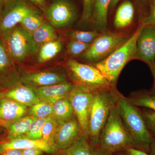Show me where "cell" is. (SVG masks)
Returning a JSON list of instances; mask_svg holds the SVG:
<instances>
[{
  "instance_id": "cell-1",
  "label": "cell",
  "mask_w": 155,
  "mask_h": 155,
  "mask_svg": "<svg viewBox=\"0 0 155 155\" xmlns=\"http://www.w3.org/2000/svg\"><path fill=\"white\" fill-rule=\"evenodd\" d=\"M98 146V150L107 155L135 147L133 139L122 122L116 105L111 109L100 134Z\"/></svg>"
},
{
  "instance_id": "cell-2",
  "label": "cell",
  "mask_w": 155,
  "mask_h": 155,
  "mask_svg": "<svg viewBox=\"0 0 155 155\" xmlns=\"http://www.w3.org/2000/svg\"><path fill=\"white\" fill-rule=\"evenodd\" d=\"M116 107L135 147L149 152L153 139L141 113L129 100L117 96Z\"/></svg>"
},
{
  "instance_id": "cell-3",
  "label": "cell",
  "mask_w": 155,
  "mask_h": 155,
  "mask_svg": "<svg viewBox=\"0 0 155 155\" xmlns=\"http://www.w3.org/2000/svg\"><path fill=\"white\" fill-rule=\"evenodd\" d=\"M144 25H139L130 38L104 60L95 64V67L107 81L111 86L116 83L123 67L132 58H135L137 42Z\"/></svg>"
},
{
  "instance_id": "cell-4",
  "label": "cell",
  "mask_w": 155,
  "mask_h": 155,
  "mask_svg": "<svg viewBox=\"0 0 155 155\" xmlns=\"http://www.w3.org/2000/svg\"><path fill=\"white\" fill-rule=\"evenodd\" d=\"M110 88L94 91L90 113L88 137L92 145L97 147L100 134L105 125L111 109L116 105L117 95Z\"/></svg>"
},
{
  "instance_id": "cell-5",
  "label": "cell",
  "mask_w": 155,
  "mask_h": 155,
  "mask_svg": "<svg viewBox=\"0 0 155 155\" xmlns=\"http://www.w3.org/2000/svg\"><path fill=\"white\" fill-rule=\"evenodd\" d=\"M0 34L6 49L14 61L21 63L39 51L32 35L20 24Z\"/></svg>"
},
{
  "instance_id": "cell-6",
  "label": "cell",
  "mask_w": 155,
  "mask_h": 155,
  "mask_svg": "<svg viewBox=\"0 0 155 155\" xmlns=\"http://www.w3.org/2000/svg\"><path fill=\"white\" fill-rule=\"evenodd\" d=\"M67 67L74 79L78 82V85L92 91L110 88V84L95 67L82 64L72 59L67 61Z\"/></svg>"
},
{
  "instance_id": "cell-7",
  "label": "cell",
  "mask_w": 155,
  "mask_h": 155,
  "mask_svg": "<svg viewBox=\"0 0 155 155\" xmlns=\"http://www.w3.org/2000/svg\"><path fill=\"white\" fill-rule=\"evenodd\" d=\"M122 33L107 32L100 35L83 53L82 57L86 61L97 63L108 56L127 40Z\"/></svg>"
},
{
  "instance_id": "cell-8",
  "label": "cell",
  "mask_w": 155,
  "mask_h": 155,
  "mask_svg": "<svg viewBox=\"0 0 155 155\" xmlns=\"http://www.w3.org/2000/svg\"><path fill=\"white\" fill-rule=\"evenodd\" d=\"M94 92L77 85L73 86L68 96L81 132L84 136L87 137L89 119Z\"/></svg>"
},
{
  "instance_id": "cell-9",
  "label": "cell",
  "mask_w": 155,
  "mask_h": 155,
  "mask_svg": "<svg viewBox=\"0 0 155 155\" xmlns=\"http://www.w3.org/2000/svg\"><path fill=\"white\" fill-rule=\"evenodd\" d=\"M36 11L25 0H7L0 15V33L20 24L27 15Z\"/></svg>"
},
{
  "instance_id": "cell-10",
  "label": "cell",
  "mask_w": 155,
  "mask_h": 155,
  "mask_svg": "<svg viewBox=\"0 0 155 155\" xmlns=\"http://www.w3.org/2000/svg\"><path fill=\"white\" fill-rule=\"evenodd\" d=\"M45 13L51 25L59 28L72 24L76 15L72 4L66 0L55 1L46 9Z\"/></svg>"
},
{
  "instance_id": "cell-11",
  "label": "cell",
  "mask_w": 155,
  "mask_h": 155,
  "mask_svg": "<svg viewBox=\"0 0 155 155\" xmlns=\"http://www.w3.org/2000/svg\"><path fill=\"white\" fill-rule=\"evenodd\" d=\"M83 135L75 118L59 123L53 137L54 149L55 151L64 149Z\"/></svg>"
},
{
  "instance_id": "cell-12",
  "label": "cell",
  "mask_w": 155,
  "mask_h": 155,
  "mask_svg": "<svg viewBox=\"0 0 155 155\" xmlns=\"http://www.w3.org/2000/svg\"><path fill=\"white\" fill-rule=\"evenodd\" d=\"M135 58L153 67L155 60V27L146 25L140 31L137 42Z\"/></svg>"
},
{
  "instance_id": "cell-13",
  "label": "cell",
  "mask_w": 155,
  "mask_h": 155,
  "mask_svg": "<svg viewBox=\"0 0 155 155\" xmlns=\"http://www.w3.org/2000/svg\"><path fill=\"white\" fill-rule=\"evenodd\" d=\"M20 79L25 85L31 87H38L65 82L66 77L56 72L38 71L22 73Z\"/></svg>"
},
{
  "instance_id": "cell-14",
  "label": "cell",
  "mask_w": 155,
  "mask_h": 155,
  "mask_svg": "<svg viewBox=\"0 0 155 155\" xmlns=\"http://www.w3.org/2000/svg\"><path fill=\"white\" fill-rule=\"evenodd\" d=\"M27 106L14 100L2 97L0 99V125L8 127L9 124L25 116Z\"/></svg>"
},
{
  "instance_id": "cell-15",
  "label": "cell",
  "mask_w": 155,
  "mask_h": 155,
  "mask_svg": "<svg viewBox=\"0 0 155 155\" xmlns=\"http://www.w3.org/2000/svg\"><path fill=\"white\" fill-rule=\"evenodd\" d=\"M73 87L72 83L65 81L52 85L32 88L41 101L54 104L58 100L68 97Z\"/></svg>"
},
{
  "instance_id": "cell-16",
  "label": "cell",
  "mask_w": 155,
  "mask_h": 155,
  "mask_svg": "<svg viewBox=\"0 0 155 155\" xmlns=\"http://www.w3.org/2000/svg\"><path fill=\"white\" fill-rule=\"evenodd\" d=\"M1 98L14 100L27 107H31L41 101L32 87L18 84L4 92H0Z\"/></svg>"
},
{
  "instance_id": "cell-17",
  "label": "cell",
  "mask_w": 155,
  "mask_h": 155,
  "mask_svg": "<svg viewBox=\"0 0 155 155\" xmlns=\"http://www.w3.org/2000/svg\"><path fill=\"white\" fill-rule=\"evenodd\" d=\"M29 148H36L45 152H54L52 149L42 139L33 140L22 137L6 140L0 142V153L8 150H23Z\"/></svg>"
},
{
  "instance_id": "cell-18",
  "label": "cell",
  "mask_w": 155,
  "mask_h": 155,
  "mask_svg": "<svg viewBox=\"0 0 155 155\" xmlns=\"http://www.w3.org/2000/svg\"><path fill=\"white\" fill-rule=\"evenodd\" d=\"M134 15L133 4L130 1H125L116 11L114 22V27L120 29L129 26L133 22Z\"/></svg>"
},
{
  "instance_id": "cell-19",
  "label": "cell",
  "mask_w": 155,
  "mask_h": 155,
  "mask_svg": "<svg viewBox=\"0 0 155 155\" xmlns=\"http://www.w3.org/2000/svg\"><path fill=\"white\" fill-rule=\"evenodd\" d=\"M36 119L29 115L10 123L7 127L8 136L6 140L23 137L28 131L31 123Z\"/></svg>"
},
{
  "instance_id": "cell-20",
  "label": "cell",
  "mask_w": 155,
  "mask_h": 155,
  "mask_svg": "<svg viewBox=\"0 0 155 155\" xmlns=\"http://www.w3.org/2000/svg\"><path fill=\"white\" fill-rule=\"evenodd\" d=\"M59 155H93V150L87 137L82 136L72 144L60 150Z\"/></svg>"
},
{
  "instance_id": "cell-21",
  "label": "cell",
  "mask_w": 155,
  "mask_h": 155,
  "mask_svg": "<svg viewBox=\"0 0 155 155\" xmlns=\"http://www.w3.org/2000/svg\"><path fill=\"white\" fill-rule=\"evenodd\" d=\"M112 0H94L92 19L97 27L104 29L107 25L108 8Z\"/></svg>"
},
{
  "instance_id": "cell-22",
  "label": "cell",
  "mask_w": 155,
  "mask_h": 155,
  "mask_svg": "<svg viewBox=\"0 0 155 155\" xmlns=\"http://www.w3.org/2000/svg\"><path fill=\"white\" fill-rule=\"evenodd\" d=\"M32 35L34 40L40 48L45 44L58 39L55 28L45 21Z\"/></svg>"
},
{
  "instance_id": "cell-23",
  "label": "cell",
  "mask_w": 155,
  "mask_h": 155,
  "mask_svg": "<svg viewBox=\"0 0 155 155\" xmlns=\"http://www.w3.org/2000/svg\"><path fill=\"white\" fill-rule=\"evenodd\" d=\"M53 116L58 124L65 122L73 118V110L68 97L58 100L53 104Z\"/></svg>"
},
{
  "instance_id": "cell-24",
  "label": "cell",
  "mask_w": 155,
  "mask_h": 155,
  "mask_svg": "<svg viewBox=\"0 0 155 155\" xmlns=\"http://www.w3.org/2000/svg\"><path fill=\"white\" fill-rule=\"evenodd\" d=\"M62 48L63 43L58 39L45 44L40 48L38 61L44 63L50 61L60 52Z\"/></svg>"
},
{
  "instance_id": "cell-25",
  "label": "cell",
  "mask_w": 155,
  "mask_h": 155,
  "mask_svg": "<svg viewBox=\"0 0 155 155\" xmlns=\"http://www.w3.org/2000/svg\"><path fill=\"white\" fill-rule=\"evenodd\" d=\"M28 113L30 116L38 119L47 118L53 115V104L40 101L30 107Z\"/></svg>"
},
{
  "instance_id": "cell-26",
  "label": "cell",
  "mask_w": 155,
  "mask_h": 155,
  "mask_svg": "<svg viewBox=\"0 0 155 155\" xmlns=\"http://www.w3.org/2000/svg\"><path fill=\"white\" fill-rule=\"evenodd\" d=\"M58 125V121L52 115L45 123L41 132V139L47 143L54 152L53 147V137Z\"/></svg>"
},
{
  "instance_id": "cell-27",
  "label": "cell",
  "mask_w": 155,
  "mask_h": 155,
  "mask_svg": "<svg viewBox=\"0 0 155 155\" xmlns=\"http://www.w3.org/2000/svg\"><path fill=\"white\" fill-rule=\"evenodd\" d=\"M44 21L42 17L36 11L27 15L22 19L20 24L25 30L32 34Z\"/></svg>"
},
{
  "instance_id": "cell-28",
  "label": "cell",
  "mask_w": 155,
  "mask_h": 155,
  "mask_svg": "<svg viewBox=\"0 0 155 155\" xmlns=\"http://www.w3.org/2000/svg\"><path fill=\"white\" fill-rule=\"evenodd\" d=\"M49 117L44 118H37L31 124L27 133L23 137L31 139H41V132L43 127Z\"/></svg>"
},
{
  "instance_id": "cell-29",
  "label": "cell",
  "mask_w": 155,
  "mask_h": 155,
  "mask_svg": "<svg viewBox=\"0 0 155 155\" xmlns=\"http://www.w3.org/2000/svg\"><path fill=\"white\" fill-rule=\"evenodd\" d=\"M13 61L0 36V75L5 74L10 70L13 67Z\"/></svg>"
},
{
  "instance_id": "cell-30",
  "label": "cell",
  "mask_w": 155,
  "mask_h": 155,
  "mask_svg": "<svg viewBox=\"0 0 155 155\" xmlns=\"http://www.w3.org/2000/svg\"><path fill=\"white\" fill-rule=\"evenodd\" d=\"M97 31H75L70 34V37L72 40L77 41L91 44L95 39L100 35Z\"/></svg>"
},
{
  "instance_id": "cell-31",
  "label": "cell",
  "mask_w": 155,
  "mask_h": 155,
  "mask_svg": "<svg viewBox=\"0 0 155 155\" xmlns=\"http://www.w3.org/2000/svg\"><path fill=\"white\" fill-rule=\"evenodd\" d=\"M129 101L135 107L147 108L155 112V95H144Z\"/></svg>"
},
{
  "instance_id": "cell-32",
  "label": "cell",
  "mask_w": 155,
  "mask_h": 155,
  "mask_svg": "<svg viewBox=\"0 0 155 155\" xmlns=\"http://www.w3.org/2000/svg\"><path fill=\"white\" fill-rule=\"evenodd\" d=\"M90 44L71 40L67 45V49L70 55L76 57L84 52Z\"/></svg>"
},
{
  "instance_id": "cell-33",
  "label": "cell",
  "mask_w": 155,
  "mask_h": 155,
  "mask_svg": "<svg viewBox=\"0 0 155 155\" xmlns=\"http://www.w3.org/2000/svg\"><path fill=\"white\" fill-rule=\"evenodd\" d=\"M94 0H83V11L82 21L87 22L92 19L93 12Z\"/></svg>"
},
{
  "instance_id": "cell-34",
  "label": "cell",
  "mask_w": 155,
  "mask_h": 155,
  "mask_svg": "<svg viewBox=\"0 0 155 155\" xmlns=\"http://www.w3.org/2000/svg\"><path fill=\"white\" fill-rule=\"evenodd\" d=\"M142 115L148 130L155 134V112L151 110L144 111Z\"/></svg>"
},
{
  "instance_id": "cell-35",
  "label": "cell",
  "mask_w": 155,
  "mask_h": 155,
  "mask_svg": "<svg viewBox=\"0 0 155 155\" xmlns=\"http://www.w3.org/2000/svg\"><path fill=\"white\" fill-rule=\"evenodd\" d=\"M142 23L145 25H152L155 27V0H151L149 14L143 19Z\"/></svg>"
},
{
  "instance_id": "cell-36",
  "label": "cell",
  "mask_w": 155,
  "mask_h": 155,
  "mask_svg": "<svg viewBox=\"0 0 155 155\" xmlns=\"http://www.w3.org/2000/svg\"><path fill=\"white\" fill-rule=\"evenodd\" d=\"M44 151L36 148H29L22 150V155H42Z\"/></svg>"
},
{
  "instance_id": "cell-37",
  "label": "cell",
  "mask_w": 155,
  "mask_h": 155,
  "mask_svg": "<svg viewBox=\"0 0 155 155\" xmlns=\"http://www.w3.org/2000/svg\"><path fill=\"white\" fill-rule=\"evenodd\" d=\"M125 151L129 155H149L143 151L137 149L134 147L127 148Z\"/></svg>"
},
{
  "instance_id": "cell-38",
  "label": "cell",
  "mask_w": 155,
  "mask_h": 155,
  "mask_svg": "<svg viewBox=\"0 0 155 155\" xmlns=\"http://www.w3.org/2000/svg\"><path fill=\"white\" fill-rule=\"evenodd\" d=\"M0 155H22V150H8L0 153Z\"/></svg>"
},
{
  "instance_id": "cell-39",
  "label": "cell",
  "mask_w": 155,
  "mask_h": 155,
  "mask_svg": "<svg viewBox=\"0 0 155 155\" xmlns=\"http://www.w3.org/2000/svg\"><path fill=\"white\" fill-rule=\"evenodd\" d=\"M29 1L31 3H33L36 5L39 6L42 8H45L46 3L45 0H29Z\"/></svg>"
},
{
  "instance_id": "cell-40",
  "label": "cell",
  "mask_w": 155,
  "mask_h": 155,
  "mask_svg": "<svg viewBox=\"0 0 155 155\" xmlns=\"http://www.w3.org/2000/svg\"><path fill=\"white\" fill-rule=\"evenodd\" d=\"M149 152L150 155H155V140H153L150 146Z\"/></svg>"
},
{
  "instance_id": "cell-41",
  "label": "cell",
  "mask_w": 155,
  "mask_h": 155,
  "mask_svg": "<svg viewBox=\"0 0 155 155\" xmlns=\"http://www.w3.org/2000/svg\"><path fill=\"white\" fill-rule=\"evenodd\" d=\"M120 1V0H112V2H111L110 4L111 7H113V8L115 7L116 5H117V3L119 2Z\"/></svg>"
},
{
  "instance_id": "cell-42",
  "label": "cell",
  "mask_w": 155,
  "mask_h": 155,
  "mask_svg": "<svg viewBox=\"0 0 155 155\" xmlns=\"http://www.w3.org/2000/svg\"><path fill=\"white\" fill-rule=\"evenodd\" d=\"M109 155H129L128 154H127V153L125 151V153L122 152V151L118 152H116L112 154Z\"/></svg>"
},
{
  "instance_id": "cell-43",
  "label": "cell",
  "mask_w": 155,
  "mask_h": 155,
  "mask_svg": "<svg viewBox=\"0 0 155 155\" xmlns=\"http://www.w3.org/2000/svg\"><path fill=\"white\" fill-rule=\"evenodd\" d=\"M93 155H106L104 153L102 152L100 150H98L96 151H94Z\"/></svg>"
},
{
  "instance_id": "cell-44",
  "label": "cell",
  "mask_w": 155,
  "mask_h": 155,
  "mask_svg": "<svg viewBox=\"0 0 155 155\" xmlns=\"http://www.w3.org/2000/svg\"><path fill=\"white\" fill-rule=\"evenodd\" d=\"M7 1V0H0V6L4 5V4Z\"/></svg>"
},
{
  "instance_id": "cell-45",
  "label": "cell",
  "mask_w": 155,
  "mask_h": 155,
  "mask_svg": "<svg viewBox=\"0 0 155 155\" xmlns=\"http://www.w3.org/2000/svg\"><path fill=\"white\" fill-rule=\"evenodd\" d=\"M153 70H154V74L155 75V60L154 62V64L153 66Z\"/></svg>"
},
{
  "instance_id": "cell-46",
  "label": "cell",
  "mask_w": 155,
  "mask_h": 155,
  "mask_svg": "<svg viewBox=\"0 0 155 155\" xmlns=\"http://www.w3.org/2000/svg\"><path fill=\"white\" fill-rule=\"evenodd\" d=\"M2 127H1V125H0V133L2 132Z\"/></svg>"
},
{
  "instance_id": "cell-47",
  "label": "cell",
  "mask_w": 155,
  "mask_h": 155,
  "mask_svg": "<svg viewBox=\"0 0 155 155\" xmlns=\"http://www.w3.org/2000/svg\"><path fill=\"white\" fill-rule=\"evenodd\" d=\"M141 1H146V0H141Z\"/></svg>"
},
{
  "instance_id": "cell-48",
  "label": "cell",
  "mask_w": 155,
  "mask_h": 155,
  "mask_svg": "<svg viewBox=\"0 0 155 155\" xmlns=\"http://www.w3.org/2000/svg\"><path fill=\"white\" fill-rule=\"evenodd\" d=\"M1 95H0V99H1Z\"/></svg>"
}]
</instances>
